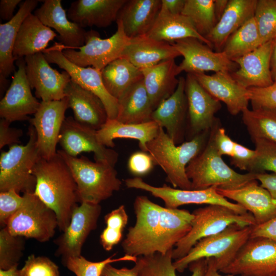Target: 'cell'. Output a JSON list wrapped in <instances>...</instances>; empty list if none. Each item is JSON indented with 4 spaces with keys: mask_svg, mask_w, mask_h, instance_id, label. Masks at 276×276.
<instances>
[{
    "mask_svg": "<svg viewBox=\"0 0 276 276\" xmlns=\"http://www.w3.org/2000/svg\"><path fill=\"white\" fill-rule=\"evenodd\" d=\"M34 194L56 214L58 228L63 232L70 224L73 211L80 202L77 186L71 171L57 152L50 159L40 157L35 165Z\"/></svg>",
    "mask_w": 276,
    "mask_h": 276,
    "instance_id": "6da1fadb",
    "label": "cell"
},
{
    "mask_svg": "<svg viewBox=\"0 0 276 276\" xmlns=\"http://www.w3.org/2000/svg\"><path fill=\"white\" fill-rule=\"evenodd\" d=\"M211 129L177 145L160 127L158 135L147 143V152L152 157L155 165L159 166L163 170L167 175L166 180L174 188L191 190V182L187 176L186 169L205 147Z\"/></svg>",
    "mask_w": 276,
    "mask_h": 276,
    "instance_id": "7a4b0ae2",
    "label": "cell"
},
{
    "mask_svg": "<svg viewBox=\"0 0 276 276\" xmlns=\"http://www.w3.org/2000/svg\"><path fill=\"white\" fill-rule=\"evenodd\" d=\"M220 122L218 119L212 128L203 150L186 167V174L191 181V190H203L213 186L225 190L235 189L257 179V173L240 174L234 171L218 153L215 144L214 134Z\"/></svg>",
    "mask_w": 276,
    "mask_h": 276,
    "instance_id": "3957f363",
    "label": "cell"
},
{
    "mask_svg": "<svg viewBox=\"0 0 276 276\" xmlns=\"http://www.w3.org/2000/svg\"><path fill=\"white\" fill-rule=\"evenodd\" d=\"M57 152L71 171L80 203L100 204L121 189L122 182L114 166L103 162H92L83 155L71 156L62 150Z\"/></svg>",
    "mask_w": 276,
    "mask_h": 276,
    "instance_id": "277c9868",
    "label": "cell"
},
{
    "mask_svg": "<svg viewBox=\"0 0 276 276\" xmlns=\"http://www.w3.org/2000/svg\"><path fill=\"white\" fill-rule=\"evenodd\" d=\"M252 226L233 224L222 232L197 242L183 258L173 262L176 270L182 272L192 262L210 259L218 271L227 266L249 239Z\"/></svg>",
    "mask_w": 276,
    "mask_h": 276,
    "instance_id": "5b68a950",
    "label": "cell"
},
{
    "mask_svg": "<svg viewBox=\"0 0 276 276\" xmlns=\"http://www.w3.org/2000/svg\"><path fill=\"white\" fill-rule=\"evenodd\" d=\"M29 140L25 145L18 144L3 151L0 156V192L14 190L19 193H34L36 179L33 169L41 157L34 127L28 128Z\"/></svg>",
    "mask_w": 276,
    "mask_h": 276,
    "instance_id": "8992f818",
    "label": "cell"
},
{
    "mask_svg": "<svg viewBox=\"0 0 276 276\" xmlns=\"http://www.w3.org/2000/svg\"><path fill=\"white\" fill-rule=\"evenodd\" d=\"M194 218L189 232L175 245L172 259L175 260L185 257L200 240L218 234L233 224L240 226L256 224L250 213L240 214L220 205L209 204L199 208L192 213Z\"/></svg>",
    "mask_w": 276,
    "mask_h": 276,
    "instance_id": "52a82bcc",
    "label": "cell"
},
{
    "mask_svg": "<svg viewBox=\"0 0 276 276\" xmlns=\"http://www.w3.org/2000/svg\"><path fill=\"white\" fill-rule=\"evenodd\" d=\"M117 30L111 37L102 39L94 30L87 31L85 43L77 48L62 50L63 55L70 61L80 67H93L101 71L109 63L121 57L130 39L125 34L121 21L117 20Z\"/></svg>",
    "mask_w": 276,
    "mask_h": 276,
    "instance_id": "ba28073f",
    "label": "cell"
},
{
    "mask_svg": "<svg viewBox=\"0 0 276 276\" xmlns=\"http://www.w3.org/2000/svg\"><path fill=\"white\" fill-rule=\"evenodd\" d=\"M24 195V204L8 220L5 227L13 235L40 242L49 241L58 227L56 214L34 193Z\"/></svg>",
    "mask_w": 276,
    "mask_h": 276,
    "instance_id": "9c48e42d",
    "label": "cell"
},
{
    "mask_svg": "<svg viewBox=\"0 0 276 276\" xmlns=\"http://www.w3.org/2000/svg\"><path fill=\"white\" fill-rule=\"evenodd\" d=\"M161 206L146 196H137L133 203L136 222L128 228L121 246L125 252L135 257L155 253Z\"/></svg>",
    "mask_w": 276,
    "mask_h": 276,
    "instance_id": "30bf717a",
    "label": "cell"
},
{
    "mask_svg": "<svg viewBox=\"0 0 276 276\" xmlns=\"http://www.w3.org/2000/svg\"><path fill=\"white\" fill-rule=\"evenodd\" d=\"M125 184L128 188L144 190L162 199L165 207L169 209H176L189 204H208L226 206L240 214L248 213L241 205L228 201L220 194L216 186L198 190L173 188L165 184L162 187H155L145 182L139 177L127 178Z\"/></svg>",
    "mask_w": 276,
    "mask_h": 276,
    "instance_id": "8fae6325",
    "label": "cell"
},
{
    "mask_svg": "<svg viewBox=\"0 0 276 276\" xmlns=\"http://www.w3.org/2000/svg\"><path fill=\"white\" fill-rule=\"evenodd\" d=\"M219 272L240 276H276V242L249 238L233 261Z\"/></svg>",
    "mask_w": 276,
    "mask_h": 276,
    "instance_id": "7c38bea8",
    "label": "cell"
},
{
    "mask_svg": "<svg viewBox=\"0 0 276 276\" xmlns=\"http://www.w3.org/2000/svg\"><path fill=\"white\" fill-rule=\"evenodd\" d=\"M73 211L70 224L54 242L57 248L55 255L63 263L67 259L81 255L82 246L90 233L96 229L101 213L100 204L83 202Z\"/></svg>",
    "mask_w": 276,
    "mask_h": 276,
    "instance_id": "4fadbf2b",
    "label": "cell"
},
{
    "mask_svg": "<svg viewBox=\"0 0 276 276\" xmlns=\"http://www.w3.org/2000/svg\"><path fill=\"white\" fill-rule=\"evenodd\" d=\"M63 45L55 42L43 53L49 63L57 64L68 73L72 80L99 97L106 108L109 119H116L119 110L118 100L106 90L101 71L93 67H83L75 65L63 55Z\"/></svg>",
    "mask_w": 276,
    "mask_h": 276,
    "instance_id": "5bb4252c",
    "label": "cell"
},
{
    "mask_svg": "<svg viewBox=\"0 0 276 276\" xmlns=\"http://www.w3.org/2000/svg\"><path fill=\"white\" fill-rule=\"evenodd\" d=\"M185 93L188 102L186 135L188 141L211 130L218 119L215 114L221 109L220 102L212 96L192 74H187Z\"/></svg>",
    "mask_w": 276,
    "mask_h": 276,
    "instance_id": "9a60e30c",
    "label": "cell"
},
{
    "mask_svg": "<svg viewBox=\"0 0 276 276\" xmlns=\"http://www.w3.org/2000/svg\"><path fill=\"white\" fill-rule=\"evenodd\" d=\"M182 56L183 59L179 67L187 74L213 71L232 73L238 65L231 60L222 51L214 52L211 48L194 38H187L172 43Z\"/></svg>",
    "mask_w": 276,
    "mask_h": 276,
    "instance_id": "2e32d148",
    "label": "cell"
},
{
    "mask_svg": "<svg viewBox=\"0 0 276 276\" xmlns=\"http://www.w3.org/2000/svg\"><path fill=\"white\" fill-rule=\"evenodd\" d=\"M68 108L66 97L60 100L42 101L34 117L29 120L36 132L41 157L50 159L56 154V146L65 119V113Z\"/></svg>",
    "mask_w": 276,
    "mask_h": 276,
    "instance_id": "e0dca14e",
    "label": "cell"
},
{
    "mask_svg": "<svg viewBox=\"0 0 276 276\" xmlns=\"http://www.w3.org/2000/svg\"><path fill=\"white\" fill-rule=\"evenodd\" d=\"M97 130L77 122L74 118H65L61 129L59 143L70 156L77 157L83 152H92L95 161L115 166L118 154L101 145L97 138Z\"/></svg>",
    "mask_w": 276,
    "mask_h": 276,
    "instance_id": "ac0fdd59",
    "label": "cell"
},
{
    "mask_svg": "<svg viewBox=\"0 0 276 276\" xmlns=\"http://www.w3.org/2000/svg\"><path fill=\"white\" fill-rule=\"evenodd\" d=\"M16 65L18 70L15 71L10 86L0 101V117L10 123L29 120V116L34 114L40 105L32 94L25 58L17 59Z\"/></svg>",
    "mask_w": 276,
    "mask_h": 276,
    "instance_id": "d6986e66",
    "label": "cell"
},
{
    "mask_svg": "<svg viewBox=\"0 0 276 276\" xmlns=\"http://www.w3.org/2000/svg\"><path fill=\"white\" fill-rule=\"evenodd\" d=\"M27 78L35 96L42 101L60 100L66 97L65 89L71 80L66 71L53 69L40 52L25 57Z\"/></svg>",
    "mask_w": 276,
    "mask_h": 276,
    "instance_id": "ffe728a7",
    "label": "cell"
},
{
    "mask_svg": "<svg viewBox=\"0 0 276 276\" xmlns=\"http://www.w3.org/2000/svg\"><path fill=\"white\" fill-rule=\"evenodd\" d=\"M185 84L186 79L180 77L175 91L159 104L151 117V121L166 129V133L176 145L182 143L186 135L188 102Z\"/></svg>",
    "mask_w": 276,
    "mask_h": 276,
    "instance_id": "44dd1931",
    "label": "cell"
},
{
    "mask_svg": "<svg viewBox=\"0 0 276 276\" xmlns=\"http://www.w3.org/2000/svg\"><path fill=\"white\" fill-rule=\"evenodd\" d=\"M273 39L254 51L234 61L238 69L231 73L233 78L245 88L264 87L274 81L271 72Z\"/></svg>",
    "mask_w": 276,
    "mask_h": 276,
    "instance_id": "7402d4cb",
    "label": "cell"
},
{
    "mask_svg": "<svg viewBox=\"0 0 276 276\" xmlns=\"http://www.w3.org/2000/svg\"><path fill=\"white\" fill-rule=\"evenodd\" d=\"M193 75L212 96L225 103L232 115L236 116L248 108V89L239 84L231 73L219 72L211 75L204 73Z\"/></svg>",
    "mask_w": 276,
    "mask_h": 276,
    "instance_id": "603a6c76",
    "label": "cell"
},
{
    "mask_svg": "<svg viewBox=\"0 0 276 276\" xmlns=\"http://www.w3.org/2000/svg\"><path fill=\"white\" fill-rule=\"evenodd\" d=\"M34 14L43 25L57 32L59 43L64 48L76 49L85 44L87 31L68 18L61 0L43 1Z\"/></svg>",
    "mask_w": 276,
    "mask_h": 276,
    "instance_id": "cb8c5ba5",
    "label": "cell"
},
{
    "mask_svg": "<svg viewBox=\"0 0 276 276\" xmlns=\"http://www.w3.org/2000/svg\"><path fill=\"white\" fill-rule=\"evenodd\" d=\"M217 190L225 198L236 201L249 211L253 215L256 224L276 216V201L257 179L237 189L225 190L217 188Z\"/></svg>",
    "mask_w": 276,
    "mask_h": 276,
    "instance_id": "d4e9b609",
    "label": "cell"
},
{
    "mask_svg": "<svg viewBox=\"0 0 276 276\" xmlns=\"http://www.w3.org/2000/svg\"><path fill=\"white\" fill-rule=\"evenodd\" d=\"M68 107L79 123L98 130L108 118L102 101L94 94L71 80L65 89Z\"/></svg>",
    "mask_w": 276,
    "mask_h": 276,
    "instance_id": "484cf974",
    "label": "cell"
},
{
    "mask_svg": "<svg viewBox=\"0 0 276 276\" xmlns=\"http://www.w3.org/2000/svg\"><path fill=\"white\" fill-rule=\"evenodd\" d=\"M127 0H77L71 3L68 18L81 27L106 28L117 20Z\"/></svg>",
    "mask_w": 276,
    "mask_h": 276,
    "instance_id": "4316f807",
    "label": "cell"
},
{
    "mask_svg": "<svg viewBox=\"0 0 276 276\" xmlns=\"http://www.w3.org/2000/svg\"><path fill=\"white\" fill-rule=\"evenodd\" d=\"M39 1L26 0L21 3L17 13L8 21L0 24V91L4 93L9 82L7 78L15 71L14 43L25 18L35 9Z\"/></svg>",
    "mask_w": 276,
    "mask_h": 276,
    "instance_id": "83f0119b",
    "label": "cell"
},
{
    "mask_svg": "<svg viewBox=\"0 0 276 276\" xmlns=\"http://www.w3.org/2000/svg\"><path fill=\"white\" fill-rule=\"evenodd\" d=\"M161 6L162 0H127L117 20L121 21L129 38L145 36L152 28Z\"/></svg>",
    "mask_w": 276,
    "mask_h": 276,
    "instance_id": "f1b7e54d",
    "label": "cell"
},
{
    "mask_svg": "<svg viewBox=\"0 0 276 276\" xmlns=\"http://www.w3.org/2000/svg\"><path fill=\"white\" fill-rule=\"evenodd\" d=\"M257 0H229L219 21L205 37L217 52L222 51L228 38L254 17Z\"/></svg>",
    "mask_w": 276,
    "mask_h": 276,
    "instance_id": "f546056e",
    "label": "cell"
},
{
    "mask_svg": "<svg viewBox=\"0 0 276 276\" xmlns=\"http://www.w3.org/2000/svg\"><path fill=\"white\" fill-rule=\"evenodd\" d=\"M180 56V53L171 43L145 35L130 39L121 57L141 70Z\"/></svg>",
    "mask_w": 276,
    "mask_h": 276,
    "instance_id": "4dcf8cb0",
    "label": "cell"
},
{
    "mask_svg": "<svg viewBox=\"0 0 276 276\" xmlns=\"http://www.w3.org/2000/svg\"><path fill=\"white\" fill-rule=\"evenodd\" d=\"M144 85L154 110L175 91L181 71L175 59L163 61L153 66L141 69Z\"/></svg>",
    "mask_w": 276,
    "mask_h": 276,
    "instance_id": "1f68e13d",
    "label": "cell"
},
{
    "mask_svg": "<svg viewBox=\"0 0 276 276\" xmlns=\"http://www.w3.org/2000/svg\"><path fill=\"white\" fill-rule=\"evenodd\" d=\"M160 126L153 121L139 123H124L116 119H108L106 123L97 130L98 142L107 148H113L116 139H132L139 142L142 151L147 152L146 144L158 134Z\"/></svg>",
    "mask_w": 276,
    "mask_h": 276,
    "instance_id": "d6a6232c",
    "label": "cell"
},
{
    "mask_svg": "<svg viewBox=\"0 0 276 276\" xmlns=\"http://www.w3.org/2000/svg\"><path fill=\"white\" fill-rule=\"evenodd\" d=\"M193 215L185 209L161 206L159 228L155 244V252L165 254L191 230Z\"/></svg>",
    "mask_w": 276,
    "mask_h": 276,
    "instance_id": "836d02e7",
    "label": "cell"
},
{
    "mask_svg": "<svg viewBox=\"0 0 276 276\" xmlns=\"http://www.w3.org/2000/svg\"><path fill=\"white\" fill-rule=\"evenodd\" d=\"M146 36L170 43L182 39L194 38L213 48L211 42L198 33L188 17L181 14L170 13L161 8L152 28Z\"/></svg>",
    "mask_w": 276,
    "mask_h": 276,
    "instance_id": "e575fe53",
    "label": "cell"
},
{
    "mask_svg": "<svg viewBox=\"0 0 276 276\" xmlns=\"http://www.w3.org/2000/svg\"><path fill=\"white\" fill-rule=\"evenodd\" d=\"M57 37L55 32L31 13L24 20L18 32L13 48V56L16 60L43 53L49 42Z\"/></svg>",
    "mask_w": 276,
    "mask_h": 276,
    "instance_id": "d590c367",
    "label": "cell"
},
{
    "mask_svg": "<svg viewBox=\"0 0 276 276\" xmlns=\"http://www.w3.org/2000/svg\"><path fill=\"white\" fill-rule=\"evenodd\" d=\"M116 120L124 123L149 122L154 110L144 85L143 77L129 87L118 99Z\"/></svg>",
    "mask_w": 276,
    "mask_h": 276,
    "instance_id": "8d00e7d4",
    "label": "cell"
},
{
    "mask_svg": "<svg viewBox=\"0 0 276 276\" xmlns=\"http://www.w3.org/2000/svg\"><path fill=\"white\" fill-rule=\"evenodd\" d=\"M101 73L106 90L118 100L129 87L143 77L140 69L123 57L109 63L101 71Z\"/></svg>",
    "mask_w": 276,
    "mask_h": 276,
    "instance_id": "74e56055",
    "label": "cell"
},
{
    "mask_svg": "<svg viewBox=\"0 0 276 276\" xmlns=\"http://www.w3.org/2000/svg\"><path fill=\"white\" fill-rule=\"evenodd\" d=\"M173 249L165 254L155 252L140 256L134 263L139 276H177L172 262ZM191 276H203L207 267L205 259H201L189 265Z\"/></svg>",
    "mask_w": 276,
    "mask_h": 276,
    "instance_id": "f35d334b",
    "label": "cell"
},
{
    "mask_svg": "<svg viewBox=\"0 0 276 276\" xmlns=\"http://www.w3.org/2000/svg\"><path fill=\"white\" fill-rule=\"evenodd\" d=\"M262 43L254 17L235 31L227 40L222 52L234 61L254 51Z\"/></svg>",
    "mask_w": 276,
    "mask_h": 276,
    "instance_id": "ab89813d",
    "label": "cell"
},
{
    "mask_svg": "<svg viewBox=\"0 0 276 276\" xmlns=\"http://www.w3.org/2000/svg\"><path fill=\"white\" fill-rule=\"evenodd\" d=\"M242 113L243 123L252 140L263 139L276 142V108H247Z\"/></svg>",
    "mask_w": 276,
    "mask_h": 276,
    "instance_id": "60d3db41",
    "label": "cell"
},
{
    "mask_svg": "<svg viewBox=\"0 0 276 276\" xmlns=\"http://www.w3.org/2000/svg\"><path fill=\"white\" fill-rule=\"evenodd\" d=\"M181 14L188 17L198 33L204 37L217 23L214 0H186Z\"/></svg>",
    "mask_w": 276,
    "mask_h": 276,
    "instance_id": "b9f144b4",
    "label": "cell"
},
{
    "mask_svg": "<svg viewBox=\"0 0 276 276\" xmlns=\"http://www.w3.org/2000/svg\"><path fill=\"white\" fill-rule=\"evenodd\" d=\"M104 221L106 227L100 235V241L104 249L110 251L121 241L123 230L128 223V216L125 206L121 205L107 213L104 216Z\"/></svg>",
    "mask_w": 276,
    "mask_h": 276,
    "instance_id": "7bdbcfd3",
    "label": "cell"
},
{
    "mask_svg": "<svg viewBox=\"0 0 276 276\" xmlns=\"http://www.w3.org/2000/svg\"><path fill=\"white\" fill-rule=\"evenodd\" d=\"M25 238L11 234L6 227L0 231V269L17 267L25 249Z\"/></svg>",
    "mask_w": 276,
    "mask_h": 276,
    "instance_id": "ee69618b",
    "label": "cell"
},
{
    "mask_svg": "<svg viewBox=\"0 0 276 276\" xmlns=\"http://www.w3.org/2000/svg\"><path fill=\"white\" fill-rule=\"evenodd\" d=\"M116 255L114 254L99 262L89 261L81 255L77 257L70 258L62 264L76 276H101L102 271L107 264L120 261H132L135 263L137 258L125 255L120 258H112Z\"/></svg>",
    "mask_w": 276,
    "mask_h": 276,
    "instance_id": "f6af8a7d",
    "label": "cell"
},
{
    "mask_svg": "<svg viewBox=\"0 0 276 276\" xmlns=\"http://www.w3.org/2000/svg\"><path fill=\"white\" fill-rule=\"evenodd\" d=\"M262 43L276 36V0H257L254 15Z\"/></svg>",
    "mask_w": 276,
    "mask_h": 276,
    "instance_id": "bcb514c9",
    "label": "cell"
},
{
    "mask_svg": "<svg viewBox=\"0 0 276 276\" xmlns=\"http://www.w3.org/2000/svg\"><path fill=\"white\" fill-rule=\"evenodd\" d=\"M256 156L249 172L272 171L276 174V142L263 139L252 140Z\"/></svg>",
    "mask_w": 276,
    "mask_h": 276,
    "instance_id": "7dc6e473",
    "label": "cell"
},
{
    "mask_svg": "<svg viewBox=\"0 0 276 276\" xmlns=\"http://www.w3.org/2000/svg\"><path fill=\"white\" fill-rule=\"evenodd\" d=\"M19 276H61L59 267L48 257L30 255L19 269Z\"/></svg>",
    "mask_w": 276,
    "mask_h": 276,
    "instance_id": "c3c4849f",
    "label": "cell"
},
{
    "mask_svg": "<svg viewBox=\"0 0 276 276\" xmlns=\"http://www.w3.org/2000/svg\"><path fill=\"white\" fill-rule=\"evenodd\" d=\"M25 196L14 190L0 192V225L5 227L8 220L22 206Z\"/></svg>",
    "mask_w": 276,
    "mask_h": 276,
    "instance_id": "681fc988",
    "label": "cell"
},
{
    "mask_svg": "<svg viewBox=\"0 0 276 276\" xmlns=\"http://www.w3.org/2000/svg\"><path fill=\"white\" fill-rule=\"evenodd\" d=\"M252 108L268 107L276 108V82L264 87L248 88Z\"/></svg>",
    "mask_w": 276,
    "mask_h": 276,
    "instance_id": "f907efd6",
    "label": "cell"
},
{
    "mask_svg": "<svg viewBox=\"0 0 276 276\" xmlns=\"http://www.w3.org/2000/svg\"><path fill=\"white\" fill-rule=\"evenodd\" d=\"M154 165V160L150 154L143 151L132 153L128 162L129 171L137 176L148 174Z\"/></svg>",
    "mask_w": 276,
    "mask_h": 276,
    "instance_id": "816d5d0a",
    "label": "cell"
},
{
    "mask_svg": "<svg viewBox=\"0 0 276 276\" xmlns=\"http://www.w3.org/2000/svg\"><path fill=\"white\" fill-rule=\"evenodd\" d=\"M256 156L255 150L236 142L233 154L231 157V164L241 170L249 172Z\"/></svg>",
    "mask_w": 276,
    "mask_h": 276,
    "instance_id": "f5cc1de1",
    "label": "cell"
},
{
    "mask_svg": "<svg viewBox=\"0 0 276 276\" xmlns=\"http://www.w3.org/2000/svg\"><path fill=\"white\" fill-rule=\"evenodd\" d=\"M11 123L4 119L0 120V149L6 145L11 146L20 143L23 131L21 129L11 127Z\"/></svg>",
    "mask_w": 276,
    "mask_h": 276,
    "instance_id": "db71d44e",
    "label": "cell"
},
{
    "mask_svg": "<svg viewBox=\"0 0 276 276\" xmlns=\"http://www.w3.org/2000/svg\"><path fill=\"white\" fill-rule=\"evenodd\" d=\"M214 141L215 146L220 155L232 156L236 142L226 134L225 129L220 125V122L215 129Z\"/></svg>",
    "mask_w": 276,
    "mask_h": 276,
    "instance_id": "11a10c76",
    "label": "cell"
},
{
    "mask_svg": "<svg viewBox=\"0 0 276 276\" xmlns=\"http://www.w3.org/2000/svg\"><path fill=\"white\" fill-rule=\"evenodd\" d=\"M257 237L276 242V216L264 223L252 226L249 238Z\"/></svg>",
    "mask_w": 276,
    "mask_h": 276,
    "instance_id": "9f6ffc18",
    "label": "cell"
},
{
    "mask_svg": "<svg viewBox=\"0 0 276 276\" xmlns=\"http://www.w3.org/2000/svg\"><path fill=\"white\" fill-rule=\"evenodd\" d=\"M256 179L260 182V185L266 189L272 198L276 201V174L265 172L257 173Z\"/></svg>",
    "mask_w": 276,
    "mask_h": 276,
    "instance_id": "6f0895ef",
    "label": "cell"
},
{
    "mask_svg": "<svg viewBox=\"0 0 276 276\" xmlns=\"http://www.w3.org/2000/svg\"><path fill=\"white\" fill-rule=\"evenodd\" d=\"M101 276H139L136 268L123 267L117 268L110 264H107L104 268Z\"/></svg>",
    "mask_w": 276,
    "mask_h": 276,
    "instance_id": "680465c9",
    "label": "cell"
},
{
    "mask_svg": "<svg viewBox=\"0 0 276 276\" xmlns=\"http://www.w3.org/2000/svg\"><path fill=\"white\" fill-rule=\"evenodd\" d=\"M21 0H1L0 1L1 18L7 21L11 20L14 15L13 12Z\"/></svg>",
    "mask_w": 276,
    "mask_h": 276,
    "instance_id": "91938a15",
    "label": "cell"
},
{
    "mask_svg": "<svg viewBox=\"0 0 276 276\" xmlns=\"http://www.w3.org/2000/svg\"><path fill=\"white\" fill-rule=\"evenodd\" d=\"M186 0H162L161 9L173 14H179L183 9Z\"/></svg>",
    "mask_w": 276,
    "mask_h": 276,
    "instance_id": "94428289",
    "label": "cell"
},
{
    "mask_svg": "<svg viewBox=\"0 0 276 276\" xmlns=\"http://www.w3.org/2000/svg\"><path fill=\"white\" fill-rule=\"evenodd\" d=\"M229 0H214V12L217 22L224 13Z\"/></svg>",
    "mask_w": 276,
    "mask_h": 276,
    "instance_id": "6125c7cd",
    "label": "cell"
},
{
    "mask_svg": "<svg viewBox=\"0 0 276 276\" xmlns=\"http://www.w3.org/2000/svg\"><path fill=\"white\" fill-rule=\"evenodd\" d=\"M206 260L207 261V267L203 276H235L232 274H226L223 275L219 274V271L215 267L212 260L210 259Z\"/></svg>",
    "mask_w": 276,
    "mask_h": 276,
    "instance_id": "be15d7a7",
    "label": "cell"
},
{
    "mask_svg": "<svg viewBox=\"0 0 276 276\" xmlns=\"http://www.w3.org/2000/svg\"><path fill=\"white\" fill-rule=\"evenodd\" d=\"M0 276H19V269L17 267H14L8 270L0 269Z\"/></svg>",
    "mask_w": 276,
    "mask_h": 276,
    "instance_id": "e7e4bbea",
    "label": "cell"
},
{
    "mask_svg": "<svg viewBox=\"0 0 276 276\" xmlns=\"http://www.w3.org/2000/svg\"><path fill=\"white\" fill-rule=\"evenodd\" d=\"M271 69L276 66V36L273 39V45L271 57Z\"/></svg>",
    "mask_w": 276,
    "mask_h": 276,
    "instance_id": "03108f58",
    "label": "cell"
},
{
    "mask_svg": "<svg viewBox=\"0 0 276 276\" xmlns=\"http://www.w3.org/2000/svg\"><path fill=\"white\" fill-rule=\"evenodd\" d=\"M272 78L274 82H276V66L271 69Z\"/></svg>",
    "mask_w": 276,
    "mask_h": 276,
    "instance_id": "003e7915",
    "label": "cell"
}]
</instances>
